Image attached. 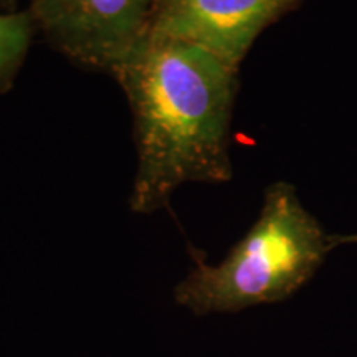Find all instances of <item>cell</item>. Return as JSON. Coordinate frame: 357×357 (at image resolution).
Wrapping results in <instances>:
<instances>
[{
  "mask_svg": "<svg viewBox=\"0 0 357 357\" xmlns=\"http://www.w3.org/2000/svg\"><path fill=\"white\" fill-rule=\"evenodd\" d=\"M113 78L131 109L137 154L129 211L149 215L182 185L230 181L238 68L197 45L147 35Z\"/></svg>",
  "mask_w": 357,
  "mask_h": 357,
  "instance_id": "1",
  "label": "cell"
},
{
  "mask_svg": "<svg viewBox=\"0 0 357 357\" xmlns=\"http://www.w3.org/2000/svg\"><path fill=\"white\" fill-rule=\"evenodd\" d=\"M352 240L326 234L291 184L273 182L248 234L218 265L195 260L174 298L197 316L283 301L312 278L334 247Z\"/></svg>",
  "mask_w": 357,
  "mask_h": 357,
  "instance_id": "2",
  "label": "cell"
},
{
  "mask_svg": "<svg viewBox=\"0 0 357 357\" xmlns=\"http://www.w3.org/2000/svg\"><path fill=\"white\" fill-rule=\"evenodd\" d=\"M158 0H29L37 30L71 63L113 77L147 37Z\"/></svg>",
  "mask_w": 357,
  "mask_h": 357,
  "instance_id": "3",
  "label": "cell"
},
{
  "mask_svg": "<svg viewBox=\"0 0 357 357\" xmlns=\"http://www.w3.org/2000/svg\"><path fill=\"white\" fill-rule=\"evenodd\" d=\"M300 0H158L151 37L197 45L234 68L255 40Z\"/></svg>",
  "mask_w": 357,
  "mask_h": 357,
  "instance_id": "4",
  "label": "cell"
},
{
  "mask_svg": "<svg viewBox=\"0 0 357 357\" xmlns=\"http://www.w3.org/2000/svg\"><path fill=\"white\" fill-rule=\"evenodd\" d=\"M37 32L29 8L0 12V95L12 89Z\"/></svg>",
  "mask_w": 357,
  "mask_h": 357,
  "instance_id": "5",
  "label": "cell"
},
{
  "mask_svg": "<svg viewBox=\"0 0 357 357\" xmlns=\"http://www.w3.org/2000/svg\"><path fill=\"white\" fill-rule=\"evenodd\" d=\"M17 3H19V0H0V8H3L6 12L19 10Z\"/></svg>",
  "mask_w": 357,
  "mask_h": 357,
  "instance_id": "6",
  "label": "cell"
}]
</instances>
